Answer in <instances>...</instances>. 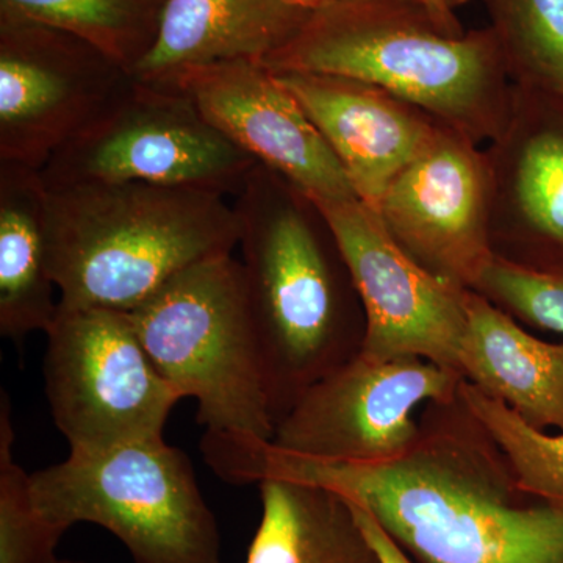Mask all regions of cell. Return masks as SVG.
I'll return each mask as SVG.
<instances>
[{"label":"cell","instance_id":"cell-1","mask_svg":"<svg viewBox=\"0 0 563 563\" xmlns=\"http://www.w3.org/2000/svg\"><path fill=\"white\" fill-rule=\"evenodd\" d=\"M420 413L417 442L390 462L310 461L268 443L244 484L279 477L340 493L368 510L415 563H563V504L521 487L461 393Z\"/></svg>","mask_w":563,"mask_h":563},{"label":"cell","instance_id":"cell-17","mask_svg":"<svg viewBox=\"0 0 563 563\" xmlns=\"http://www.w3.org/2000/svg\"><path fill=\"white\" fill-rule=\"evenodd\" d=\"M468 325L459 366L463 379L512 409L532 428L563 431V344L526 331L479 292L466 296Z\"/></svg>","mask_w":563,"mask_h":563},{"label":"cell","instance_id":"cell-18","mask_svg":"<svg viewBox=\"0 0 563 563\" xmlns=\"http://www.w3.org/2000/svg\"><path fill=\"white\" fill-rule=\"evenodd\" d=\"M47 187L38 169L0 162V335L22 347L49 331L60 301L46 246Z\"/></svg>","mask_w":563,"mask_h":563},{"label":"cell","instance_id":"cell-12","mask_svg":"<svg viewBox=\"0 0 563 563\" xmlns=\"http://www.w3.org/2000/svg\"><path fill=\"white\" fill-rule=\"evenodd\" d=\"M374 211L412 261L454 287L474 290L495 258L487 157L453 129H439Z\"/></svg>","mask_w":563,"mask_h":563},{"label":"cell","instance_id":"cell-14","mask_svg":"<svg viewBox=\"0 0 563 563\" xmlns=\"http://www.w3.org/2000/svg\"><path fill=\"white\" fill-rule=\"evenodd\" d=\"M163 84L187 92L222 135L313 201L358 199L342 163L301 103L261 63L207 66Z\"/></svg>","mask_w":563,"mask_h":563},{"label":"cell","instance_id":"cell-22","mask_svg":"<svg viewBox=\"0 0 563 563\" xmlns=\"http://www.w3.org/2000/svg\"><path fill=\"white\" fill-rule=\"evenodd\" d=\"M459 393L501 448L521 487L544 501L563 504V431L551 435L532 428L468 380L462 379Z\"/></svg>","mask_w":563,"mask_h":563},{"label":"cell","instance_id":"cell-20","mask_svg":"<svg viewBox=\"0 0 563 563\" xmlns=\"http://www.w3.org/2000/svg\"><path fill=\"white\" fill-rule=\"evenodd\" d=\"M165 0H0L3 14L69 33L129 70L157 36Z\"/></svg>","mask_w":563,"mask_h":563},{"label":"cell","instance_id":"cell-25","mask_svg":"<svg viewBox=\"0 0 563 563\" xmlns=\"http://www.w3.org/2000/svg\"><path fill=\"white\" fill-rule=\"evenodd\" d=\"M347 503H350L352 512H354L358 525H361L363 532H365L366 539L369 540V543L373 544L377 555H379L380 562L415 563L409 555L404 553L401 548L398 547V543H396L395 540L384 531L383 526L374 520L373 515L369 514L368 510L363 509L358 504L350 501V499H347Z\"/></svg>","mask_w":563,"mask_h":563},{"label":"cell","instance_id":"cell-4","mask_svg":"<svg viewBox=\"0 0 563 563\" xmlns=\"http://www.w3.org/2000/svg\"><path fill=\"white\" fill-rule=\"evenodd\" d=\"M224 195L199 188H47L46 246L60 306L131 312L185 269L239 246Z\"/></svg>","mask_w":563,"mask_h":563},{"label":"cell","instance_id":"cell-28","mask_svg":"<svg viewBox=\"0 0 563 563\" xmlns=\"http://www.w3.org/2000/svg\"><path fill=\"white\" fill-rule=\"evenodd\" d=\"M60 563H87V562L63 561V559H62Z\"/></svg>","mask_w":563,"mask_h":563},{"label":"cell","instance_id":"cell-15","mask_svg":"<svg viewBox=\"0 0 563 563\" xmlns=\"http://www.w3.org/2000/svg\"><path fill=\"white\" fill-rule=\"evenodd\" d=\"M276 76L328 141L357 198L373 210L442 128L413 103L368 81L329 74Z\"/></svg>","mask_w":563,"mask_h":563},{"label":"cell","instance_id":"cell-23","mask_svg":"<svg viewBox=\"0 0 563 563\" xmlns=\"http://www.w3.org/2000/svg\"><path fill=\"white\" fill-rule=\"evenodd\" d=\"M14 431L5 391L0 401V563H60L65 531L41 517L33 504L31 474L13 457Z\"/></svg>","mask_w":563,"mask_h":563},{"label":"cell","instance_id":"cell-8","mask_svg":"<svg viewBox=\"0 0 563 563\" xmlns=\"http://www.w3.org/2000/svg\"><path fill=\"white\" fill-rule=\"evenodd\" d=\"M46 336L44 390L69 453L163 437L181 398L152 362L131 314L58 306Z\"/></svg>","mask_w":563,"mask_h":563},{"label":"cell","instance_id":"cell-19","mask_svg":"<svg viewBox=\"0 0 563 563\" xmlns=\"http://www.w3.org/2000/svg\"><path fill=\"white\" fill-rule=\"evenodd\" d=\"M258 488L261 523L244 563H383L340 493L279 477Z\"/></svg>","mask_w":563,"mask_h":563},{"label":"cell","instance_id":"cell-7","mask_svg":"<svg viewBox=\"0 0 563 563\" xmlns=\"http://www.w3.org/2000/svg\"><path fill=\"white\" fill-rule=\"evenodd\" d=\"M187 92L133 77L128 91L41 169L47 188L141 184L239 195L255 165Z\"/></svg>","mask_w":563,"mask_h":563},{"label":"cell","instance_id":"cell-10","mask_svg":"<svg viewBox=\"0 0 563 563\" xmlns=\"http://www.w3.org/2000/svg\"><path fill=\"white\" fill-rule=\"evenodd\" d=\"M132 81L131 70L91 44L2 13L0 162L41 172Z\"/></svg>","mask_w":563,"mask_h":563},{"label":"cell","instance_id":"cell-6","mask_svg":"<svg viewBox=\"0 0 563 563\" xmlns=\"http://www.w3.org/2000/svg\"><path fill=\"white\" fill-rule=\"evenodd\" d=\"M33 504L68 531L101 526L133 563H222L220 526L190 459L158 439L122 443L31 474Z\"/></svg>","mask_w":563,"mask_h":563},{"label":"cell","instance_id":"cell-16","mask_svg":"<svg viewBox=\"0 0 563 563\" xmlns=\"http://www.w3.org/2000/svg\"><path fill=\"white\" fill-rule=\"evenodd\" d=\"M312 10L295 0H165L157 36L133 77L163 84L207 66L266 62Z\"/></svg>","mask_w":563,"mask_h":563},{"label":"cell","instance_id":"cell-2","mask_svg":"<svg viewBox=\"0 0 563 563\" xmlns=\"http://www.w3.org/2000/svg\"><path fill=\"white\" fill-rule=\"evenodd\" d=\"M276 426L310 385L362 354L366 314L324 211L255 163L233 206Z\"/></svg>","mask_w":563,"mask_h":563},{"label":"cell","instance_id":"cell-13","mask_svg":"<svg viewBox=\"0 0 563 563\" xmlns=\"http://www.w3.org/2000/svg\"><path fill=\"white\" fill-rule=\"evenodd\" d=\"M484 151L493 255L563 272V95L514 85L506 124Z\"/></svg>","mask_w":563,"mask_h":563},{"label":"cell","instance_id":"cell-21","mask_svg":"<svg viewBox=\"0 0 563 563\" xmlns=\"http://www.w3.org/2000/svg\"><path fill=\"white\" fill-rule=\"evenodd\" d=\"M510 80L563 95V0H483Z\"/></svg>","mask_w":563,"mask_h":563},{"label":"cell","instance_id":"cell-26","mask_svg":"<svg viewBox=\"0 0 563 563\" xmlns=\"http://www.w3.org/2000/svg\"><path fill=\"white\" fill-rule=\"evenodd\" d=\"M468 0H428V7L435 13L440 20L448 22V24L461 25V22L455 18L454 10L462 7Z\"/></svg>","mask_w":563,"mask_h":563},{"label":"cell","instance_id":"cell-24","mask_svg":"<svg viewBox=\"0 0 563 563\" xmlns=\"http://www.w3.org/2000/svg\"><path fill=\"white\" fill-rule=\"evenodd\" d=\"M474 291L515 320L563 335V272H531L493 258Z\"/></svg>","mask_w":563,"mask_h":563},{"label":"cell","instance_id":"cell-3","mask_svg":"<svg viewBox=\"0 0 563 563\" xmlns=\"http://www.w3.org/2000/svg\"><path fill=\"white\" fill-rule=\"evenodd\" d=\"M274 74L368 81L474 143L501 133L514 84L490 27L465 32L418 0H350L317 7L268 60Z\"/></svg>","mask_w":563,"mask_h":563},{"label":"cell","instance_id":"cell-11","mask_svg":"<svg viewBox=\"0 0 563 563\" xmlns=\"http://www.w3.org/2000/svg\"><path fill=\"white\" fill-rule=\"evenodd\" d=\"M317 203L335 232L365 309L362 355L373 361L421 357L461 373L470 290L421 268L361 199Z\"/></svg>","mask_w":563,"mask_h":563},{"label":"cell","instance_id":"cell-27","mask_svg":"<svg viewBox=\"0 0 563 563\" xmlns=\"http://www.w3.org/2000/svg\"><path fill=\"white\" fill-rule=\"evenodd\" d=\"M295 2L309 7V9H317V7L329 5V3L350 2V0H295ZM418 2H424L428 5V0H418Z\"/></svg>","mask_w":563,"mask_h":563},{"label":"cell","instance_id":"cell-9","mask_svg":"<svg viewBox=\"0 0 563 563\" xmlns=\"http://www.w3.org/2000/svg\"><path fill=\"white\" fill-rule=\"evenodd\" d=\"M462 379L461 373L421 357L357 355L299 396L277 422L272 446L310 461L390 462L417 442V410L454 398Z\"/></svg>","mask_w":563,"mask_h":563},{"label":"cell","instance_id":"cell-5","mask_svg":"<svg viewBox=\"0 0 563 563\" xmlns=\"http://www.w3.org/2000/svg\"><path fill=\"white\" fill-rule=\"evenodd\" d=\"M128 313L166 383L198 401L203 459L232 484L276 432L242 263L232 254L198 263Z\"/></svg>","mask_w":563,"mask_h":563}]
</instances>
